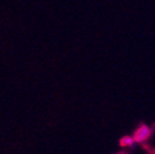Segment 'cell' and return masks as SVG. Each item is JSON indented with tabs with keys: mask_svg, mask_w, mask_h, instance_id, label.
<instances>
[{
	"mask_svg": "<svg viewBox=\"0 0 155 154\" xmlns=\"http://www.w3.org/2000/svg\"><path fill=\"white\" fill-rule=\"evenodd\" d=\"M134 141H133V138H130V137H124L122 141H121V144L123 146V147H126L127 144L129 146V144H132Z\"/></svg>",
	"mask_w": 155,
	"mask_h": 154,
	"instance_id": "obj_2",
	"label": "cell"
},
{
	"mask_svg": "<svg viewBox=\"0 0 155 154\" xmlns=\"http://www.w3.org/2000/svg\"><path fill=\"white\" fill-rule=\"evenodd\" d=\"M149 133H150L149 128L147 126H142V127H139L137 131L134 132L133 141H135V142H143L144 139H147L149 137Z\"/></svg>",
	"mask_w": 155,
	"mask_h": 154,
	"instance_id": "obj_1",
	"label": "cell"
}]
</instances>
